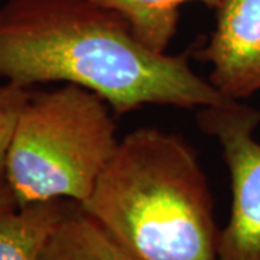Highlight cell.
<instances>
[{"mask_svg":"<svg viewBox=\"0 0 260 260\" xmlns=\"http://www.w3.org/2000/svg\"><path fill=\"white\" fill-rule=\"evenodd\" d=\"M114 114L102 95L77 84L32 91L6 160L19 207L58 198L84 204L119 146Z\"/></svg>","mask_w":260,"mask_h":260,"instance_id":"3957f363","label":"cell"},{"mask_svg":"<svg viewBox=\"0 0 260 260\" xmlns=\"http://www.w3.org/2000/svg\"><path fill=\"white\" fill-rule=\"evenodd\" d=\"M215 28L200 51L210 64L208 81L240 102L260 93V0H220Z\"/></svg>","mask_w":260,"mask_h":260,"instance_id":"5b68a950","label":"cell"},{"mask_svg":"<svg viewBox=\"0 0 260 260\" xmlns=\"http://www.w3.org/2000/svg\"><path fill=\"white\" fill-rule=\"evenodd\" d=\"M81 207L135 259L218 260L213 194L179 135L130 132Z\"/></svg>","mask_w":260,"mask_h":260,"instance_id":"7a4b0ae2","label":"cell"},{"mask_svg":"<svg viewBox=\"0 0 260 260\" xmlns=\"http://www.w3.org/2000/svg\"><path fill=\"white\" fill-rule=\"evenodd\" d=\"M0 80L77 84L116 114L148 104L203 109L232 102L185 55L146 47L120 13L93 0H6L0 8Z\"/></svg>","mask_w":260,"mask_h":260,"instance_id":"6da1fadb","label":"cell"},{"mask_svg":"<svg viewBox=\"0 0 260 260\" xmlns=\"http://www.w3.org/2000/svg\"><path fill=\"white\" fill-rule=\"evenodd\" d=\"M38 260H138L113 239L81 204H77L48 237Z\"/></svg>","mask_w":260,"mask_h":260,"instance_id":"52a82bcc","label":"cell"},{"mask_svg":"<svg viewBox=\"0 0 260 260\" xmlns=\"http://www.w3.org/2000/svg\"><path fill=\"white\" fill-rule=\"evenodd\" d=\"M197 124L218 142L230 174L232 208L218 260H260V110L232 100L198 109Z\"/></svg>","mask_w":260,"mask_h":260,"instance_id":"277c9868","label":"cell"},{"mask_svg":"<svg viewBox=\"0 0 260 260\" xmlns=\"http://www.w3.org/2000/svg\"><path fill=\"white\" fill-rule=\"evenodd\" d=\"M120 13L140 41L155 52H167L177 35L179 8L188 2H200L215 9L220 0H93Z\"/></svg>","mask_w":260,"mask_h":260,"instance_id":"ba28073f","label":"cell"},{"mask_svg":"<svg viewBox=\"0 0 260 260\" xmlns=\"http://www.w3.org/2000/svg\"><path fill=\"white\" fill-rule=\"evenodd\" d=\"M19 207L16 197L13 194L8 181H0V217L9 211H13Z\"/></svg>","mask_w":260,"mask_h":260,"instance_id":"30bf717a","label":"cell"},{"mask_svg":"<svg viewBox=\"0 0 260 260\" xmlns=\"http://www.w3.org/2000/svg\"><path fill=\"white\" fill-rule=\"evenodd\" d=\"M75 204L58 198L22 205L2 215L0 260H38L51 233Z\"/></svg>","mask_w":260,"mask_h":260,"instance_id":"8992f818","label":"cell"},{"mask_svg":"<svg viewBox=\"0 0 260 260\" xmlns=\"http://www.w3.org/2000/svg\"><path fill=\"white\" fill-rule=\"evenodd\" d=\"M34 90L18 84H0V181L6 179V160L19 116Z\"/></svg>","mask_w":260,"mask_h":260,"instance_id":"9c48e42d","label":"cell"}]
</instances>
